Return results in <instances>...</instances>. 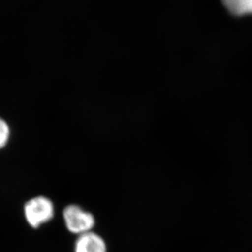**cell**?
<instances>
[{
    "label": "cell",
    "mask_w": 252,
    "mask_h": 252,
    "mask_svg": "<svg viewBox=\"0 0 252 252\" xmlns=\"http://www.w3.org/2000/svg\"><path fill=\"white\" fill-rule=\"evenodd\" d=\"M75 252H107V245L102 237L93 232L79 235L74 248Z\"/></svg>",
    "instance_id": "obj_3"
},
{
    "label": "cell",
    "mask_w": 252,
    "mask_h": 252,
    "mask_svg": "<svg viewBox=\"0 0 252 252\" xmlns=\"http://www.w3.org/2000/svg\"><path fill=\"white\" fill-rule=\"evenodd\" d=\"M54 214V205L46 197H36L28 201L25 206L26 220L33 228H38L49 221Z\"/></svg>",
    "instance_id": "obj_2"
},
{
    "label": "cell",
    "mask_w": 252,
    "mask_h": 252,
    "mask_svg": "<svg viewBox=\"0 0 252 252\" xmlns=\"http://www.w3.org/2000/svg\"><path fill=\"white\" fill-rule=\"evenodd\" d=\"M64 223L69 231L79 235L91 232L95 220L94 215L81 207L71 205L63 211Z\"/></svg>",
    "instance_id": "obj_1"
},
{
    "label": "cell",
    "mask_w": 252,
    "mask_h": 252,
    "mask_svg": "<svg viewBox=\"0 0 252 252\" xmlns=\"http://www.w3.org/2000/svg\"><path fill=\"white\" fill-rule=\"evenodd\" d=\"M223 3L232 14L237 16L252 13V0H228Z\"/></svg>",
    "instance_id": "obj_4"
},
{
    "label": "cell",
    "mask_w": 252,
    "mask_h": 252,
    "mask_svg": "<svg viewBox=\"0 0 252 252\" xmlns=\"http://www.w3.org/2000/svg\"><path fill=\"white\" fill-rule=\"evenodd\" d=\"M9 134V126L4 119L0 118V148H2L7 143Z\"/></svg>",
    "instance_id": "obj_5"
}]
</instances>
